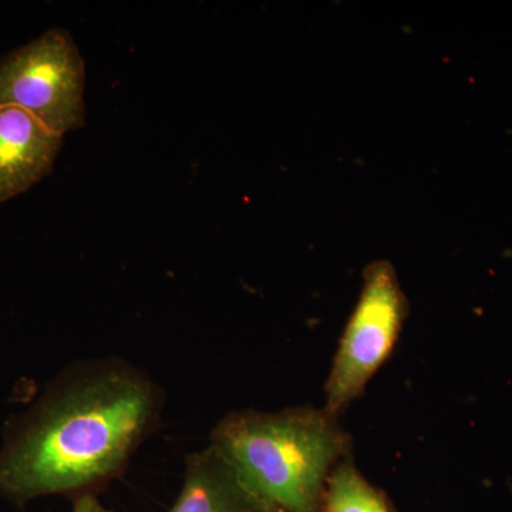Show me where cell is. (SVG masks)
<instances>
[{
	"label": "cell",
	"mask_w": 512,
	"mask_h": 512,
	"mask_svg": "<svg viewBox=\"0 0 512 512\" xmlns=\"http://www.w3.org/2000/svg\"><path fill=\"white\" fill-rule=\"evenodd\" d=\"M157 397L124 367L84 373L47 397L0 453L12 500L69 493L116 473L146 433Z\"/></svg>",
	"instance_id": "6da1fadb"
},
{
	"label": "cell",
	"mask_w": 512,
	"mask_h": 512,
	"mask_svg": "<svg viewBox=\"0 0 512 512\" xmlns=\"http://www.w3.org/2000/svg\"><path fill=\"white\" fill-rule=\"evenodd\" d=\"M210 446L256 503L285 512H323L330 473L352 456V439L325 407L229 414Z\"/></svg>",
	"instance_id": "7a4b0ae2"
},
{
	"label": "cell",
	"mask_w": 512,
	"mask_h": 512,
	"mask_svg": "<svg viewBox=\"0 0 512 512\" xmlns=\"http://www.w3.org/2000/svg\"><path fill=\"white\" fill-rule=\"evenodd\" d=\"M86 64L73 37L50 29L0 59V106L32 114L53 133L86 124Z\"/></svg>",
	"instance_id": "3957f363"
},
{
	"label": "cell",
	"mask_w": 512,
	"mask_h": 512,
	"mask_svg": "<svg viewBox=\"0 0 512 512\" xmlns=\"http://www.w3.org/2000/svg\"><path fill=\"white\" fill-rule=\"evenodd\" d=\"M409 303L396 269L386 259L363 274L362 292L350 316L326 380L325 409L339 416L365 392L399 340Z\"/></svg>",
	"instance_id": "277c9868"
},
{
	"label": "cell",
	"mask_w": 512,
	"mask_h": 512,
	"mask_svg": "<svg viewBox=\"0 0 512 512\" xmlns=\"http://www.w3.org/2000/svg\"><path fill=\"white\" fill-rule=\"evenodd\" d=\"M63 136L32 114L0 106V204L18 197L52 171Z\"/></svg>",
	"instance_id": "5b68a950"
},
{
	"label": "cell",
	"mask_w": 512,
	"mask_h": 512,
	"mask_svg": "<svg viewBox=\"0 0 512 512\" xmlns=\"http://www.w3.org/2000/svg\"><path fill=\"white\" fill-rule=\"evenodd\" d=\"M255 504L234 468L208 446L188 458L183 490L168 512H249Z\"/></svg>",
	"instance_id": "8992f818"
},
{
	"label": "cell",
	"mask_w": 512,
	"mask_h": 512,
	"mask_svg": "<svg viewBox=\"0 0 512 512\" xmlns=\"http://www.w3.org/2000/svg\"><path fill=\"white\" fill-rule=\"evenodd\" d=\"M323 512H393L387 498L363 477L352 456L340 461L328 478Z\"/></svg>",
	"instance_id": "52a82bcc"
},
{
	"label": "cell",
	"mask_w": 512,
	"mask_h": 512,
	"mask_svg": "<svg viewBox=\"0 0 512 512\" xmlns=\"http://www.w3.org/2000/svg\"><path fill=\"white\" fill-rule=\"evenodd\" d=\"M73 512H111L106 510L92 495H83L74 503Z\"/></svg>",
	"instance_id": "ba28073f"
},
{
	"label": "cell",
	"mask_w": 512,
	"mask_h": 512,
	"mask_svg": "<svg viewBox=\"0 0 512 512\" xmlns=\"http://www.w3.org/2000/svg\"><path fill=\"white\" fill-rule=\"evenodd\" d=\"M249 512H285L279 510V508L271 507V505H264L256 503Z\"/></svg>",
	"instance_id": "9c48e42d"
}]
</instances>
